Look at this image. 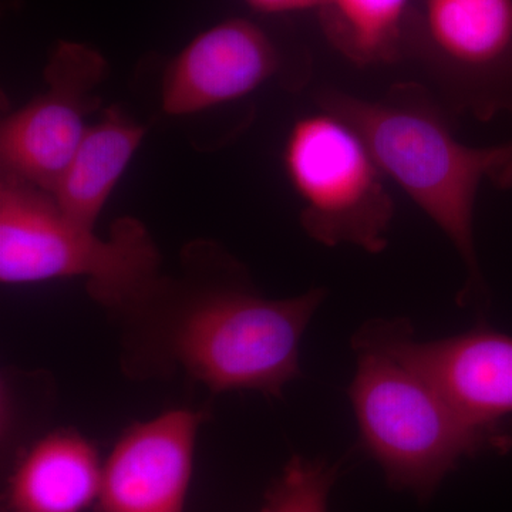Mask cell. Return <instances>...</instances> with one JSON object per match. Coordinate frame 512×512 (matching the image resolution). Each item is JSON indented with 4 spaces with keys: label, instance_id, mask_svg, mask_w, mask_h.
Wrapping results in <instances>:
<instances>
[{
    "label": "cell",
    "instance_id": "cell-6",
    "mask_svg": "<svg viewBox=\"0 0 512 512\" xmlns=\"http://www.w3.org/2000/svg\"><path fill=\"white\" fill-rule=\"evenodd\" d=\"M407 49L454 109L512 116V0H421Z\"/></svg>",
    "mask_w": 512,
    "mask_h": 512
},
{
    "label": "cell",
    "instance_id": "cell-1",
    "mask_svg": "<svg viewBox=\"0 0 512 512\" xmlns=\"http://www.w3.org/2000/svg\"><path fill=\"white\" fill-rule=\"evenodd\" d=\"M325 298L323 288L265 298L242 274L201 285L163 278L137 318L153 329L148 336L165 365L180 367L211 392L249 390L279 399L301 376L303 333Z\"/></svg>",
    "mask_w": 512,
    "mask_h": 512
},
{
    "label": "cell",
    "instance_id": "cell-7",
    "mask_svg": "<svg viewBox=\"0 0 512 512\" xmlns=\"http://www.w3.org/2000/svg\"><path fill=\"white\" fill-rule=\"evenodd\" d=\"M107 62L93 47L60 42L45 67L46 90L10 114L0 130L3 177L52 194L99 106L94 89Z\"/></svg>",
    "mask_w": 512,
    "mask_h": 512
},
{
    "label": "cell",
    "instance_id": "cell-13",
    "mask_svg": "<svg viewBox=\"0 0 512 512\" xmlns=\"http://www.w3.org/2000/svg\"><path fill=\"white\" fill-rule=\"evenodd\" d=\"M320 25L330 45L360 67L396 62L409 45L413 0H325Z\"/></svg>",
    "mask_w": 512,
    "mask_h": 512
},
{
    "label": "cell",
    "instance_id": "cell-4",
    "mask_svg": "<svg viewBox=\"0 0 512 512\" xmlns=\"http://www.w3.org/2000/svg\"><path fill=\"white\" fill-rule=\"evenodd\" d=\"M320 103L359 128L389 180L453 242L467 266L468 286L483 289L473 227L480 183L468 170L467 144L451 131L429 94L402 84L379 100L329 92Z\"/></svg>",
    "mask_w": 512,
    "mask_h": 512
},
{
    "label": "cell",
    "instance_id": "cell-8",
    "mask_svg": "<svg viewBox=\"0 0 512 512\" xmlns=\"http://www.w3.org/2000/svg\"><path fill=\"white\" fill-rule=\"evenodd\" d=\"M202 420L175 409L124 431L103 464L96 512H184Z\"/></svg>",
    "mask_w": 512,
    "mask_h": 512
},
{
    "label": "cell",
    "instance_id": "cell-14",
    "mask_svg": "<svg viewBox=\"0 0 512 512\" xmlns=\"http://www.w3.org/2000/svg\"><path fill=\"white\" fill-rule=\"evenodd\" d=\"M336 467L295 456L266 494L261 512H328Z\"/></svg>",
    "mask_w": 512,
    "mask_h": 512
},
{
    "label": "cell",
    "instance_id": "cell-12",
    "mask_svg": "<svg viewBox=\"0 0 512 512\" xmlns=\"http://www.w3.org/2000/svg\"><path fill=\"white\" fill-rule=\"evenodd\" d=\"M146 128L119 107H110L90 124L72 160L52 191L64 214L86 227H96L101 211L126 171Z\"/></svg>",
    "mask_w": 512,
    "mask_h": 512
},
{
    "label": "cell",
    "instance_id": "cell-10",
    "mask_svg": "<svg viewBox=\"0 0 512 512\" xmlns=\"http://www.w3.org/2000/svg\"><path fill=\"white\" fill-rule=\"evenodd\" d=\"M394 342L474 426L504 430L512 414V336L477 326L451 338L420 342L404 319L394 320Z\"/></svg>",
    "mask_w": 512,
    "mask_h": 512
},
{
    "label": "cell",
    "instance_id": "cell-16",
    "mask_svg": "<svg viewBox=\"0 0 512 512\" xmlns=\"http://www.w3.org/2000/svg\"><path fill=\"white\" fill-rule=\"evenodd\" d=\"M497 165L501 181L512 185V140L497 146Z\"/></svg>",
    "mask_w": 512,
    "mask_h": 512
},
{
    "label": "cell",
    "instance_id": "cell-9",
    "mask_svg": "<svg viewBox=\"0 0 512 512\" xmlns=\"http://www.w3.org/2000/svg\"><path fill=\"white\" fill-rule=\"evenodd\" d=\"M281 69V56L264 29L229 19L192 39L165 69L161 103L170 116H187L248 96Z\"/></svg>",
    "mask_w": 512,
    "mask_h": 512
},
{
    "label": "cell",
    "instance_id": "cell-2",
    "mask_svg": "<svg viewBox=\"0 0 512 512\" xmlns=\"http://www.w3.org/2000/svg\"><path fill=\"white\" fill-rule=\"evenodd\" d=\"M349 399L360 447L394 490L427 500L461 458L507 451L511 434L474 426L394 342V320L366 323L352 339Z\"/></svg>",
    "mask_w": 512,
    "mask_h": 512
},
{
    "label": "cell",
    "instance_id": "cell-5",
    "mask_svg": "<svg viewBox=\"0 0 512 512\" xmlns=\"http://www.w3.org/2000/svg\"><path fill=\"white\" fill-rule=\"evenodd\" d=\"M289 130L286 177L302 202V227L328 245L350 244L379 254L394 217L389 177L359 128L320 104Z\"/></svg>",
    "mask_w": 512,
    "mask_h": 512
},
{
    "label": "cell",
    "instance_id": "cell-15",
    "mask_svg": "<svg viewBox=\"0 0 512 512\" xmlns=\"http://www.w3.org/2000/svg\"><path fill=\"white\" fill-rule=\"evenodd\" d=\"M251 8L262 13H291L318 9L325 0H245Z\"/></svg>",
    "mask_w": 512,
    "mask_h": 512
},
{
    "label": "cell",
    "instance_id": "cell-3",
    "mask_svg": "<svg viewBox=\"0 0 512 512\" xmlns=\"http://www.w3.org/2000/svg\"><path fill=\"white\" fill-rule=\"evenodd\" d=\"M161 255L143 222L120 218L110 238L72 220L49 192L3 177L0 183V282L86 281L94 301L137 315L158 285Z\"/></svg>",
    "mask_w": 512,
    "mask_h": 512
},
{
    "label": "cell",
    "instance_id": "cell-11",
    "mask_svg": "<svg viewBox=\"0 0 512 512\" xmlns=\"http://www.w3.org/2000/svg\"><path fill=\"white\" fill-rule=\"evenodd\" d=\"M103 464L89 440L59 430L19 458L6 490V512H83L99 498Z\"/></svg>",
    "mask_w": 512,
    "mask_h": 512
}]
</instances>
